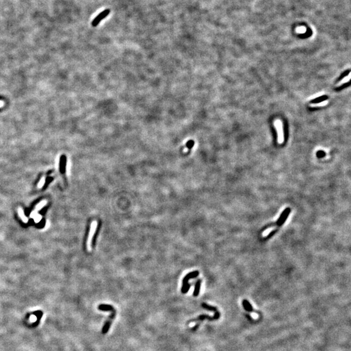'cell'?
<instances>
[{
  "mask_svg": "<svg viewBox=\"0 0 351 351\" xmlns=\"http://www.w3.org/2000/svg\"><path fill=\"white\" fill-rule=\"evenodd\" d=\"M199 275V271H194L193 272H191L189 273H188L184 278L183 279L182 281V291H183V289H185V286L187 285V284L189 283V280L191 279H193L197 278V277Z\"/></svg>",
  "mask_w": 351,
  "mask_h": 351,
  "instance_id": "4",
  "label": "cell"
},
{
  "mask_svg": "<svg viewBox=\"0 0 351 351\" xmlns=\"http://www.w3.org/2000/svg\"><path fill=\"white\" fill-rule=\"evenodd\" d=\"M45 182H46V178H45V177H42L41 178V179H40V181L39 182V183H38V185H37L38 188L41 189L42 187L44 186Z\"/></svg>",
  "mask_w": 351,
  "mask_h": 351,
  "instance_id": "13",
  "label": "cell"
},
{
  "mask_svg": "<svg viewBox=\"0 0 351 351\" xmlns=\"http://www.w3.org/2000/svg\"><path fill=\"white\" fill-rule=\"evenodd\" d=\"M109 13H110V9H105L104 11L101 12V13H100L95 19H94V20L92 22V26H94V27L97 26L100 23V22L101 21V20H103L105 17H107V16L109 14Z\"/></svg>",
  "mask_w": 351,
  "mask_h": 351,
  "instance_id": "5",
  "label": "cell"
},
{
  "mask_svg": "<svg viewBox=\"0 0 351 351\" xmlns=\"http://www.w3.org/2000/svg\"><path fill=\"white\" fill-rule=\"evenodd\" d=\"M275 126L278 132V141L279 143H282L284 137V132L282 129V125H281V122L280 120H277L275 121Z\"/></svg>",
  "mask_w": 351,
  "mask_h": 351,
  "instance_id": "6",
  "label": "cell"
},
{
  "mask_svg": "<svg viewBox=\"0 0 351 351\" xmlns=\"http://www.w3.org/2000/svg\"><path fill=\"white\" fill-rule=\"evenodd\" d=\"M325 156V154L323 152H318L317 154V156L319 157H324Z\"/></svg>",
  "mask_w": 351,
  "mask_h": 351,
  "instance_id": "18",
  "label": "cell"
},
{
  "mask_svg": "<svg viewBox=\"0 0 351 351\" xmlns=\"http://www.w3.org/2000/svg\"><path fill=\"white\" fill-rule=\"evenodd\" d=\"M243 306L246 311H247V312H252L253 311L252 306H251L250 303H249L247 300H243Z\"/></svg>",
  "mask_w": 351,
  "mask_h": 351,
  "instance_id": "9",
  "label": "cell"
},
{
  "mask_svg": "<svg viewBox=\"0 0 351 351\" xmlns=\"http://www.w3.org/2000/svg\"><path fill=\"white\" fill-rule=\"evenodd\" d=\"M200 325V323H198L197 325H196L195 326H194V327L191 329L192 331H193V332H194V331H196V330H197V329L199 328Z\"/></svg>",
  "mask_w": 351,
  "mask_h": 351,
  "instance_id": "17",
  "label": "cell"
},
{
  "mask_svg": "<svg viewBox=\"0 0 351 351\" xmlns=\"http://www.w3.org/2000/svg\"><path fill=\"white\" fill-rule=\"evenodd\" d=\"M215 315L213 317H210L207 315H205V314H203V315H200V316H198L197 318H196L194 319H193L191 321H189V322H197V321H203V320H208L210 321H216V320H218L219 318H220V313L219 312V311L217 310V309H216L215 311Z\"/></svg>",
  "mask_w": 351,
  "mask_h": 351,
  "instance_id": "2",
  "label": "cell"
},
{
  "mask_svg": "<svg viewBox=\"0 0 351 351\" xmlns=\"http://www.w3.org/2000/svg\"><path fill=\"white\" fill-rule=\"evenodd\" d=\"M350 70H346V71L344 72L341 75V76L340 77V78L338 79V80H337L338 82H340V81H341V80H342L343 79L345 78V77L346 76L349 75V74H350Z\"/></svg>",
  "mask_w": 351,
  "mask_h": 351,
  "instance_id": "12",
  "label": "cell"
},
{
  "mask_svg": "<svg viewBox=\"0 0 351 351\" xmlns=\"http://www.w3.org/2000/svg\"><path fill=\"white\" fill-rule=\"evenodd\" d=\"M46 203H47V201L46 200H43L42 201L40 202L39 203H38V204L36 206L35 210L38 212L39 210H41L42 207H44L45 206H46Z\"/></svg>",
  "mask_w": 351,
  "mask_h": 351,
  "instance_id": "11",
  "label": "cell"
},
{
  "mask_svg": "<svg viewBox=\"0 0 351 351\" xmlns=\"http://www.w3.org/2000/svg\"><path fill=\"white\" fill-rule=\"evenodd\" d=\"M2 105H3V102H2V101H0V107H2Z\"/></svg>",
  "mask_w": 351,
  "mask_h": 351,
  "instance_id": "20",
  "label": "cell"
},
{
  "mask_svg": "<svg viewBox=\"0 0 351 351\" xmlns=\"http://www.w3.org/2000/svg\"><path fill=\"white\" fill-rule=\"evenodd\" d=\"M37 214H38V213H37V211H35V210L31 212V215H30V218H31V219H33V218L35 217V216H36V215H37Z\"/></svg>",
  "mask_w": 351,
  "mask_h": 351,
  "instance_id": "16",
  "label": "cell"
},
{
  "mask_svg": "<svg viewBox=\"0 0 351 351\" xmlns=\"http://www.w3.org/2000/svg\"><path fill=\"white\" fill-rule=\"evenodd\" d=\"M327 99H328V96H326V95L322 96H320L319 98H315V99H314V100H312L311 101V103L312 104H319V103L322 102V101H326Z\"/></svg>",
  "mask_w": 351,
  "mask_h": 351,
  "instance_id": "10",
  "label": "cell"
},
{
  "mask_svg": "<svg viewBox=\"0 0 351 351\" xmlns=\"http://www.w3.org/2000/svg\"><path fill=\"white\" fill-rule=\"evenodd\" d=\"M194 144V142L193 140H190V141H189L188 142H187L186 146L187 147V148H188V149L191 150L193 147Z\"/></svg>",
  "mask_w": 351,
  "mask_h": 351,
  "instance_id": "14",
  "label": "cell"
},
{
  "mask_svg": "<svg viewBox=\"0 0 351 351\" xmlns=\"http://www.w3.org/2000/svg\"><path fill=\"white\" fill-rule=\"evenodd\" d=\"M276 230H275V231H272V232H271V233H270V234H269V235H268V236H267V238H271V236H272V235H275V233H276Z\"/></svg>",
  "mask_w": 351,
  "mask_h": 351,
  "instance_id": "19",
  "label": "cell"
},
{
  "mask_svg": "<svg viewBox=\"0 0 351 351\" xmlns=\"http://www.w3.org/2000/svg\"><path fill=\"white\" fill-rule=\"evenodd\" d=\"M33 219L35 220V223H39V222H40V220H42V215H40V214H37L33 218Z\"/></svg>",
  "mask_w": 351,
  "mask_h": 351,
  "instance_id": "15",
  "label": "cell"
},
{
  "mask_svg": "<svg viewBox=\"0 0 351 351\" xmlns=\"http://www.w3.org/2000/svg\"><path fill=\"white\" fill-rule=\"evenodd\" d=\"M290 213H291V208H289V207L285 208V209L282 211V213H281L278 219L277 220V221H276L277 226H282L283 224L285 223V222L286 221V220L288 218Z\"/></svg>",
  "mask_w": 351,
  "mask_h": 351,
  "instance_id": "3",
  "label": "cell"
},
{
  "mask_svg": "<svg viewBox=\"0 0 351 351\" xmlns=\"http://www.w3.org/2000/svg\"><path fill=\"white\" fill-rule=\"evenodd\" d=\"M201 283H202V280L200 279H199L197 281H196L195 285H194V291H193V296L194 297H198V296L199 293H200V291Z\"/></svg>",
  "mask_w": 351,
  "mask_h": 351,
  "instance_id": "7",
  "label": "cell"
},
{
  "mask_svg": "<svg viewBox=\"0 0 351 351\" xmlns=\"http://www.w3.org/2000/svg\"><path fill=\"white\" fill-rule=\"evenodd\" d=\"M18 213L20 216V219H22V222L23 223H27L28 219L26 217V216L25 215V213H24V212H23V210L22 209L21 207H19L18 209Z\"/></svg>",
  "mask_w": 351,
  "mask_h": 351,
  "instance_id": "8",
  "label": "cell"
},
{
  "mask_svg": "<svg viewBox=\"0 0 351 351\" xmlns=\"http://www.w3.org/2000/svg\"><path fill=\"white\" fill-rule=\"evenodd\" d=\"M98 309L100 310V311L111 312V315H110L107 320L106 321V322H105V324L102 328V330H101V333H102L103 334H105L109 332V330L110 328V326H111L113 320L115 319V317H116V309H115V308L113 306L109 305V304H100L99 306H98Z\"/></svg>",
  "mask_w": 351,
  "mask_h": 351,
  "instance_id": "1",
  "label": "cell"
}]
</instances>
